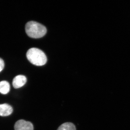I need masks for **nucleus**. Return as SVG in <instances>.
Returning <instances> with one entry per match:
<instances>
[{"instance_id": "nucleus-5", "label": "nucleus", "mask_w": 130, "mask_h": 130, "mask_svg": "<svg viewBox=\"0 0 130 130\" xmlns=\"http://www.w3.org/2000/svg\"><path fill=\"white\" fill-rule=\"evenodd\" d=\"M13 108L8 104H0V116H7L12 113Z\"/></svg>"}, {"instance_id": "nucleus-6", "label": "nucleus", "mask_w": 130, "mask_h": 130, "mask_svg": "<svg viewBox=\"0 0 130 130\" xmlns=\"http://www.w3.org/2000/svg\"><path fill=\"white\" fill-rule=\"evenodd\" d=\"M10 85L8 82L6 81L0 82V93L3 94H6L10 91Z\"/></svg>"}, {"instance_id": "nucleus-7", "label": "nucleus", "mask_w": 130, "mask_h": 130, "mask_svg": "<svg viewBox=\"0 0 130 130\" xmlns=\"http://www.w3.org/2000/svg\"><path fill=\"white\" fill-rule=\"evenodd\" d=\"M57 130H76V128L72 123H66L61 125Z\"/></svg>"}, {"instance_id": "nucleus-2", "label": "nucleus", "mask_w": 130, "mask_h": 130, "mask_svg": "<svg viewBox=\"0 0 130 130\" xmlns=\"http://www.w3.org/2000/svg\"><path fill=\"white\" fill-rule=\"evenodd\" d=\"M28 60L36 66H43L46 63L47 58L43 51L39 49L32 48L29 49L26 54Z\"/></svg>"}, {"instance_id": "nucleus-4", "label": "nucleus", "mask_w": 130, "mask_h": 130, "mask_svg": "<svg viewBox=\"0 0 130 130\" xmlns=\"http://www.w3.org/2000/svg\"><path fill=\"white\" fill-rule=\"evenodd\" d=\"M26 77L24 75H19L16 76L13 80L12 85L15 89H18L23 87L26 83Z\"/></svg>"}, {"instance_id": "nucleus-1", "label": "nucleus", "mask_w": 130, "mask_h": 130, "mask_svg": "<svg viewBox=\"0 0 130 130\" xmlns=\"http://www.w3.org/2000/svg\"><path fill=\"white\" fill-rule=\"evenodd\" d=\"M25 31L28 36L33 38H39L44 36L47 32L46 27L37 22L30 21L25 25Z\"/></svg>"}, {"instance_id": "nucleus-3", "label": "nucleus", "mask_w": 130, "mask_h": 130, "mask_svg": "<svg viewBox=\"0 0 130 130\" xmlns=\"http://www.w3.org/2000/svg\"><path fill=\"white\" fill-rule=\"evenodd\" d=\"M15 130H33V125L29 121L20 120L15 123L14 126Z\"/></svg>"}, {"instance_id": "nucleus-8", "label": "nucleus", "mask_w": 130, "mask_h": 130, "mask_svg": "<svg viewBox=\"0 0 130 130\" xmlns=\"http://www.w3.org/2000/svg\"><path fill=\"white\" fill-rule=\"evenodd\" d=\"M5 66V63L4 61L1 58H0V72L2 71Z\"/></svg>"}]
</instances>
